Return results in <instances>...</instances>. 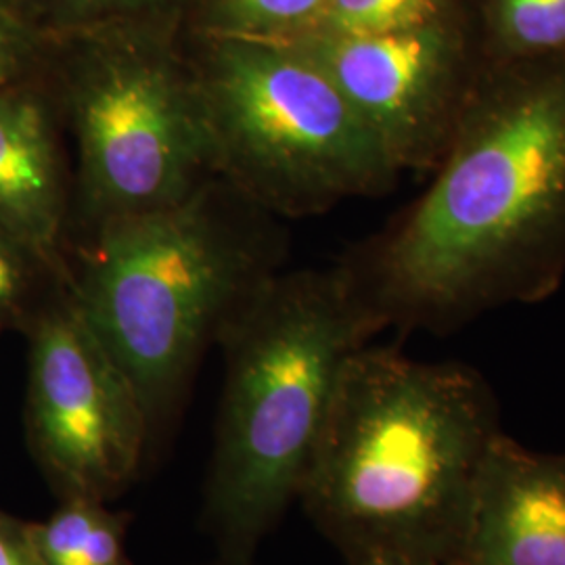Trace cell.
Returning <instances> with one entry per match:
<instances>
[{
  "label": "cell",
  "instance_id": "cell-2",
  "mask_svg": "<svg viewBox=\"0 0 565 565\" xmlns=\"http://www.w3.org/2000/svg\"><path fill=\"white\" fill-rule=\"evenodd\" d=\"M499 434V404L476 369L364 345L343 369L298 499L348 565H459Z\"/></svg>",
  "mask_w": 565,
  "mask_h": 565
},
{
  "label": "cell",
  "instance_id": "cell-8",
  "mask_svg": "<svg viewBox=\"0 0 565 565\" xmlns=\"http://www.w3.org/2000/svg\"><path fill=\"white\" fill-rule=\"evenodd\" d=\"M289 44L335 82L401 174L443 160L488 65L469 9L401 32Z\"/></svg>",
  "mask_w": 565,
  "mask_h": 565
},
{
  "label": "cell",
  "instance_id": "cell-13",
  "mask_svg": "<svg viewBox=\"0 0 565 565\" xmlns=\"http://www.w3.org/2000/svg\"><path fill=\"white\" fill-rule=\"evenodd\" d=\"M331 0H195L184 32L289 42L312 32Z\"/></svg>",
  "mask_w": 565,
  "mask_h": 565
},
{
  "label": "cell",
  "instance_id": "cell-17",
  "mask_svg": "<svg viewBox=\"0 0 565 565\" xmlns=\"http://www.w3.org/2000/svg\"><path fill=\"white\" fill-rule=\"evenodd\" d=\"M34 264L51 263L28 245L18 242L15 237L0 231V323L20 312L21 303L25 302L30 291V277Z\"/></svg>",
  "mask_w": 565,
  "mask_h": 565
},
{
  "label": "cell",
  "instance_id": "cell-12",
  "mask_svg": "<svg viewBox=\"0 0 565 565\" xmlns=\"http://www.w3.org/2000/svg\"><path fill=\"white\" fill-rule=\"evenodd\" d=\"M488 63L565 57V0H469Z\"/></svg>",
  "mask_w": 565,
  "mask_h": 565
},
{
  "label": "cell",
  "instance_id": "cell-14",
  "mask_svg": "<svg viewBox=\"0 0 565 565\" xmlns=\"http://www.w3.org/2000/svg\"><path fill=\"white\" fill-rule=\"evenodd\" d=\"M467 9L469 0H331L308 34L375 36L448 20Z\"/></svg>",
  "mask_w": 565,
  "mask_h": 565
},
{
  "label": "cell",
  "instance_id": "cell-16",
  "mask_svg": "<svg viewBox=\"0 0 565 565\" xmlns=\"http://www.w3.org/2000/svg\"><path fill=\"white\" fill-rule=\"evenodd\" d=\"M49 34L32 15L0 4V88L39 76Z\"/></svg>",
  "mask_w": 565,
  "mask_h": 565
},
{
  "label": "cell",
  "instance_id": "cell-10",
  "mask_svg": "<svg viewBox=\"0 0 565 565\" xmlns=\"http://www.w3.org/2000/svg\"><path fill=\"white\" fill-rule=\"evenodd\" d=\"M74 174L55 105L34 78L0 88V231L65 270Z\"/></svg>",
  "mask_w": 565,
  "mask_h": 565
},
{
  "label": "cell",
  "instance_id": "cell-7",
  "mask_svg": "<svg viewBox=\"0 0 565 565\" xmlns=\"http://www.w3.org/2000/svg\"><path fill=\"white\" fill-rule=\"evenodd\" d=\"M28 419L61 499L109 503L135 482L153 446L137 387L67 282L32 323Z\"/></svg>",
  "mask_w": 565,
  "mask_h": 565
},
{
  "label": "cell",
  "instance_id": "cell-11",
  "mask_svg": "<svg viewBox=\"0 0 565 565\" xmlns=\"http://www.w3.org/2000/svg\"><path fill=\"white\" fill-rule=\"evenodd\" d=\"M23 530L44 565H132L126 551L128 515L105 501L63 499L46 522Z\"/></svg>",
  "mask_w": 565,
  "mask_h": 565
},
{
  "label": "cell",
  "instance_id": "cell-6",
  "mask_svg": "<svg viewBox=\"0 0 565 565\" xmlns=\"http://www.w3.org/2000/svg\"><path fill=\"white\" fill-rule=\"evenodd\" d=\"M214 174L281 218L384 195L401 172L323 70L289 42L193 36Z\"/></svg>",
  "mask_w": 565,
  "mask_h": 565
},
{
  "label": "cell",
  "instance_id": "cell-19",
  "mask_svg": "<svg viewBox=\"0 0 565 565\" xmlns=\"http://www.w3.org/2000/svg\"><path fill=\"white\" fill-rule=\"evenodd\" d=\"M39 2H41V0H0V4H4V7H11V9H18V11H23V13L32 15V18H34L36 21H39V18H36V11H39Z\"/></svg>",
  "mask_w": 565,
  "mask_h": 565
},
{
  "label": "cell",
  "instance_id": "cell-3",
  "mask_svg": "<svg viewBox=\"0 0 565 565\" xmlns=\"http://www.w3.org/2000/svg\"><path fill=\"white\" fill-rule=\"evenodd\" d=\"M345 264L273 275L224 324L203 524L216 565H254L300 497L348 361L384 331Z\"/></svg>",
  "mask_w": 565,
  "mask_h": 565
},
{
  "label": "cell",
  "instance_id": "cell-5",
  "mask_svg": "<svg viewBox=\"0 0 565 565\" xmlns=\"http://www.w3.org/2000/svg\"><path fill=\"white\" fill-rule=\"evenodd\" d=\"M46 34L44 67L76 149L72 226L81 237L182 202L216 177L182 28Z\"/></svg>",
  "mask_w": 565,
  "mask_h": 565
},
{
  "label": "cell",
  "instance_id": "cell-20",
  "mask_svg": "<svg viewBox=\"0 0 565 565\" xmlns=\"http://www.w3.org/2000/svg\"><path fill=\"white\" fill-rule=\"evenodd\" d=\"M359 565H406V564H359Z\"/></svg>",
  "mask_w": 565,
  "mask_h": 565
},
{
  "label": "cell",
  "instance_id": "cell-4",
  "mask_svg": "<svg viewBox=\"0 0 565 565\" xmlns=\"http://www.w3.org/2000/svg\"><path fill=\"white\" fill-rule=\"evenodd\" d=\"M279 218L214 177L182 202L82 235L65 282L139 392L153 445L203 352L281 270Z\"/></svg>",
  "mask_w": 565,
  "mask_h": 565
},
{
  "label": "cell",
  "instance_id": "cell-1",
  "mask_svg": "<svg viewBox=\"0 0 565 565\" xmlns=\"http://www.w3.org/2000/svg\"><path fill=\"white\" fill-rule=\"evenodd\" d=\"M424 193L348 260L387 327L452 333L565 277V57L488 63Z\"/></svg>",
  "mask_w": 565,
  "mask_h": 565
},
{
  "label": "cell",
  "instance_id": "cell-9",
  "mask_svg": "<svg viewBox=\"0 0 565 565\" xmlns=\"http://www.w3.org/2000/svg\"><path fill=\"white\" fill-rule=\"evenodd\" d=\"M459 565H565V455L494 438Z\"/></svg>",
  "mask_w": 565,
  "mask_h": 565
},
{
  "label": "cell",
  "instance_id": "cell-15",
  "mask_svg": "<svg viewBox=\"0 0 565 565\" xmlns=\"http://www.w3.org/2000/svg\"><path fill=\"white\" fill-rule=\"evenodd\" d=\"M195 0H41L36 18L46 32H70L109 23L179 25Z\"/></svg>",
  "mask_w": 565,
  "mask_h": 565
},
{
  "label": "cell",
  "instance_id": "cell-18",
  "mask_svg": "<svg viewBox=\"0 0 565 565\" xmlns=\"http://www.w3.org/2000/svg\"><path fill=\"white\" fill-rule=\"evenodd\" d=\"M0 565H44L30 545L23 525L0 518Z\"/></svg>",
  "mask_w": 565,
  "mask_h": 565
}]
</instances>
